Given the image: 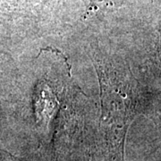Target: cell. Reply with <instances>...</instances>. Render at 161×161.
Segmentation results:
<instances>
[{
  "label": "cell",
  "instance_id": "6da1fadb",
  "mask_svg": "<svg viewBox=\"0 0 161 161\" xmlns=\"http://www.w3.org/2000/svg\"><path fill=\"white\" fill-rule=\"evenodd\" d=\"M159 56H160V60H161V39H160V44H159Z\"/></svg>",
  "mask_w": 161,
  "mask_h": 161
}]
</instances>
